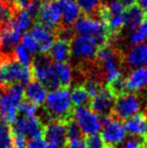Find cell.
I'll use <instances>...</instances> for the list:
<instances>
[{"mask_svg": "<svg viewBox=\"0 0 147 148\" xmlns=\"http://www.w3.org/2000/svg\"><path fill=\"white\" fill-rule=\"evenodd\" d=\"M115 101L116 97L112 94L108 87H103L91 99L90 108L101 117H108L112 116Z\"/></svg>", "mask_w": 147, "mask_h": 148, "instance_id": "obj_13", "label": "cell"}, {"mask_svg": "<svg viewBox=\"0 0 147 148\" xmlns=\"http://www.w3.org/2000/svg\"><path fill=\"white\" fill-rule=\"evenodd\" d=\"M77 3L81 8V11L87 15H92L94 13H98L102 6V0H77Z\"/></svg>", "mask_w": 147, "mask_h": 148, "instance_id": "obj_29", "label": "cell"}, {"mask_svg": "<svg viewBox=\"0 0 147 148\" xmlns=\"http://www.w3.org/2000/svg\"><path fill=\"white\" fill-rule=\"evenodd\" d=\"M140 110V100L134 93H126L116 98L112 117L119 121H125L136 115Z\"/></svg>", "mask_w": 147, "mask_h": 148, "instance_id": "obj_9", "label": "cell"}, {"mask_svg": "<svg viewBox=\"0 0 147 148\" xmlns=\"http://www.w3.org/2000/svg\"><path fill=\"white\" fill-rule=\"evenodd\" d=\"M128 93H135L147 87V66L134 69L126 78Z\"/></svg>", "mask_w": 147, "mask_h": 148, "instance_id": "obj_18", "label": "cell"}, {"mask_svg": "<svg viewBox=\"0 0 147 148\" xmlns=\"http://www.w3.org/2000/svg\"><path fill=\"white\" fill-rule=\"evenodd\" d=\"M39 23L46 27L51 28H59L61 25L62 20V10L59 1L53 0L49 1L47 3H44L40 6L38 15H37Z\"/></svg>", "mask_w": 147, "mask_h": 148, "instance_id": "obj_14", "label": "cell"}, {"mask_svg": "<svg viewBox=\"0 0 147 148\" xmlns=\"http://www.w3.org/2000/svg\"><path fill=\"white\" fill-rule=\"evenodd\" d=\"M72 118L80 127L83 135L86 136L97 134L102 128L101 119L99 118L98 114L86 106L74 108Z\"/></svg>", "mask_w": 147, "mask_h": 148, "instance_id": "obj_7", "label": "cell"}, {"mask_svg": "<svg viewBox=\"0 0 147 148\" xmlns=\"http://www.w3.org/2000/svg\"><path fill=\"white\" fill-rule=\"evenodd\" d=\"M66 127H67V135L69 140H73L76 138H80V137H84L82 131H81L80 127L77 125L73 119L66 123Z\"/></svg>", "mask_w": 147, "mask_h": 148, "instance_id": "obj_34", "label": "cell"}, {"mask_svg": "<svg viewBox=\"0 0 147 148\" xmlns=\"http://www.w3.org/2000/svg\"><path fill=\"white\" fill-rule=\"evenodd\" d=\"M72 56L75 59L83 62H89L96 58L99 47L94 39L86 35H79L71 42Z\"/></svg>", "mask_w": 147, "mask_h": 148, "instance_id": "obj_10", "label": "cell"}, {"mask_svg": "<svg viewBox=\"0 0 147 148\" xmlns=\"http://www.w3.org/2000/svg\"><path fill=\"white\" fill-rule=\"evenodd\" d=\"M32 1H34V2H37V3H47V2H49L51 0H32Z\"/></svg>", "mask_w": 147, "mask_h": 148, "instance_id": "obj_43", "label": "cell"}, {"mask_svg": "<svg viewBox=\"0 0 147 148\" xmlns=\"http://www.w3.org/2000/svg\"><path fill=\"white\" fill-rule=\"evenodd\" d=\"M26 148H49V145L44 138H36L30 139L26 144Z\"/></svg>", "mask_w": 147, "mask_h": 148, "instance_id": "obj_37", "label": "cell"}, {"mask_svg": "<svg viewBox=\"0 0 147 148\" xmlns=\"http://www.w3.org/2000/svg\"><path fill=\"white\" fill-rule=\"evenodd\" d=\"M101 137L107 146L116 147L126 138V130L121 121L112 116L101 117Z\"/></svg>", "mask_w": 147, "mask_h": 148, "instance_id": "obj_8", "label": "cell"}, {"mask_svg": "<svg viewBox=\"0 0 147 148\" xmlns=\"http://www.w3.org/2000/svg\"><path fill=\"white\" fill-rule=\"evenodd\" d=\"M47 96V89L42 84L38 83L37 81L30 82L26 85L24 90V97L25 100L34 103L36 106L42 105L45 102Z\"/></svg>", "mask_w": 147, "mask_h": 148, "instance_id": "obj_19", "label": "cell"}, {"mask_svg": "<svg viewBox=\"0 0 147 148\" xmlns=\"http://www.w3.org/2000/svg\"><path fill=\"white\" fill-rule=\"evenodd\" d=\"M21 33L11 21L0 27V57H11L21 40Z\"/></svg>", "mask_w": 147, "mask_h": 148, "instance_id": "obj_11", "label": "cell"}, {"mask_svg": "<svg viewBox=\"0 0 147 148\" xmlns=\"http://www.w3.org/2000/svg\"><path fill=\"white\" fill-rule=\"evenodd\" d=\"M136 3L141 8V10L144 12V14L147 15V0H136Z\"/></svg>", "mask_w": 147, "mask_h": 148, "instance_id": "obj_41", "label": "cell"}, {"mask_svg": "<svg viewBox=\"0 0 147 148\" xmlns=\"http://www.w3.org/2000/svg\"><path fill=\"white\" fill-rule=\"evenodd\" d=\"M74 30L79 35H86L96 41L99 47L110 45L112 34L106 24L100 19L92 15L80 17L74 24Z\"/></svg>", "mask_w": 147, "mask_h": 148, "instance_id": "obj_3", "label": "cell"}, {"mask_svg": "<svg viewBox=\"0 0 147 148\" xmlns=\"http://www.w3.org/2000/svg\"><path fill=\"white\" fill-rule=\"evenodd\" d=\"M128 40H129V43L131 45H140V43H143L146 39L139 30L135 29V30L131 31Z\"/></svg>", "mask_w": 147, "mask_h": 148, "instance_id": "obj_36", "label": "cell"}, {"mask_svg": "<svg viewBox=\"0 0 147 148\" xmlns=\"http://www.w3.org/2000/svg\"><path fill=\"white\" fill-rule=\"evenodd\" d=\"M49 148H61V147H57V146H49Z\"/></svg>", "mask_w": 147, "mask_h": 148, "instance_id": "obj_46", "label": "cell"}, {"mask_svg": "<svg viewBox=\"0 0 147 148\" xmlns=\"http://www.w3.org/2000/svg\"><path fill=\"white\" fill-rule=\"evenodd\" d=\"M145 145L144 136H132L129 137L125 142L120 143L116 148H143Z\"/></svg>", "mask_w": 147, "mask_h": 148, "instance_id": "obj_33", "label": "cell"}, {"mask_svg": "<svg viewBox=\"0 0 147 148\" xmlns=\"http://www.w3.org/2000/svg\"><path fill=\"white\" fill-rule=\"evenodd\" d=\"M87 148H108L102 137L98 134L89 135L86 137Z\"/></svg>", "mask_w": 147, "mask_h": 148, "instance_id": "obj_35", "label": "cell"}, {"mask_svg": "<svg viewBox=\"0 0 147 148\" xmlns=\"http://www.w3.org/2000/svg\"><path fill=\"white\" fill-rule=\"evenodd\" d=\"M18 111H19L20 115L24 116V117H32V116H36L37 106L27 100H22L21 103L18 106Z\"/></svg>", "mask_w": 147, "mask_h": 148, "instance_id": "obj_32", "label": "cell"}, {"mask_svg": "<svg viewBox=\"0 0 147 148\" xmlns=\"http://www.w3.org/2000/svg\"><path fill=\"white\" fill-rule=\"evenodd\" d=\"M16 11L17 9L13 5L4 0H0V27L9 23Z\"/></svg>", "mask_w": 147, "mask_h": 148, "instance_id": "obj_28", "label": "cell"}, {"mask_svg": "<svg viewBox=\"0 0 147 148\" xmlns=\"http://www.w3.org/2000/svg\"><path fill=\"white\" fill-rule=\"evenodd\" d=\"M20 43L23 45L25 49H27L28 51L31 53V55H36V53H39V45L38 43L36 42V40L34 38L30 33H24L21 36V40H20Z\"/></svg>", "mask_w": 147, "mask_h": 148, "instance_id": "obj_31", "label": "cell"}, {"mask_svg": "<svg viewBox=\"0 0 147 148\" xmlns=\"http://www.w3.org/2000/svg\"><path fill=\"white\" fill-rule=\"evenodd\" d=\"M125 62L128 66L132 69L143 68L147 66V45L140 43V45H133V47L129 49L125 56Z\"/></svg>", "mask_w": 147, "mask_h": 148, "instance_id": "obj_16", "label": "cell"}, {"mask_svg": "<svg viewBox=\"0 0 147 148\" xmlns=\"http://www.w3.org/2000/svg\"><path fill=\"white\" fill-rule=\"evenodd\" d=\"M34 17L28 13L26 9H19L15 12L14 17L12 18L11 23L17 28L20 32H24L31 27Z\"/></svg>", "mask_w": 147, "mask_h": 148, "instance_id": "obj_25", "label": "cell"}, {"mask_svg": "<svg viewBox=\"0 0 147 148\" xmlns=\"http://www.w3.org/2000/svg\"><path fill=\"white\" fill-rule=\"evenodd\" d=\"M14 59L17 60L18 62H20L23 66H28L32 62V55L27 49L23 47L21 43L19 42V45L15 47L13 53Z\"/></svg>", "mask_w": 147, "mask_h": 148, "instance_id": "obj_30", "label": "cell"}, {"mask_svg": "<svg viewBox=\"0 0 147 148\" xmlns=\"http://www.w3.org/2000/svg\"><path fill=\"white\" fill-rule=\"evenodd\" d=\"M43 131H44V124L40 120V118L37 116H32V117L27 118L25 137H28L29 140L30 139L42 138Z\"/></svg>", "mask_w": 147, "mask_h": 148, "instance_id": "obj_24", "label": "cell"}, {"mask_svg": "<svg viewBox=\"0 0 147 148\" xmlns=\"http://www.w3.org/2000/svg\"><path fill=\"white\" fill-rule=\"evenodd\" d=\"M43 138L49 146L67 148L69 139L67 135L66 123L62 121H51L44 125Z\"/></svg>", "mask_w": 147, "mask_h": 148, "instance_id": "obj_12", "label": "cell"}, {"mask_svg": "<svg viewBox=\"0 0 147 148\" xmlns=\"http://www.w3.org/2000/svg\"><path fill=\"white\" fill-rule=\"evenodd\" d=\"M70 93L73 106L83 107L91 103V96L84 85H78Z\"/></svg>", "mask_w": 147, "mask_h": 148, "instance_id": "obj_26", "label": "cell"}, {"mask_svg": "<svg viewBox=\"0 0 147 148\" xmlns=\"http://www.w3.org/2000/svg\"><path fill=\"white\" fill-rule=\"evenodd\" d=\"M73 109L71 93L69 89L59 88L47 93L43 113L39 118L42 122L43 120H45L46 123L51 121H62L67 123L73 119Z\"/></svg>", "mask_w": 147, "mask_h": 148, "instance_id": "obj_1", "label": "cell"}, {"mask_svg": "<svg viewBox=\"0 0 147 148\" xmlns=\"http://www.w3.org/2000/svg\"><path fill=\"white\" fill-rule=\"evenodd\" d=\"M72 41L57 38L49 51V58L55 62H67L72 56Z\"/></svg>", "mask_w": 147, "mask_h": 148, "instance_id": "obj_21", "label": "cell"}, {"mask_svg": "<svg viewBox=\"0 0 147 148\" xmlns=\"http://www.w3.org/2000/svg\"><path fill=\"white\" fill-rule=\"evenodd\" d=\"M108 148H115V147H110V146H108Z\"/></svg>", "mask_w": 147, "mask_h": 148, "instance_id": "obj_48", "label": "cell"}, {"mask_svg": "<svg viewBox=\"0 0 147 148\" xmlns=\"http://www.w3.org/2000/svg\"><path fill=\"white\" fill-rule=\"evenodd\" d=\"M0 148H13V132L11 126L0 120Z\"/></svg>", "mask_w": 147, "mask_h": 148, "instance_id": "obj_27", "label": "cell"}, {"mask_svg": "<svg viewBox=\"0 0 147 148\" xmlns=\"http://www.w3.org/2000/svg\"><path fill=\"white\" fill-rule=\"evenodd\" d=\"M31 71L32 78H34V80L38 83L42 84L46 89H51L53 91V90L61 88L55 75V64H53V60L45 53L37 56L32 60Z\"/></svg>", "mask_w": 147, "mask_h": 148, "instance_id": "obj_5", "label": "cell"}, {"mask_svg": "<svg viewBox=\"0 0 147 148\" xmlns=\"http://www.w3.org/2000/svg\"><path fill=\"white\" fill-rule=\"evenodd\" d=\"M67 148H87L86 138L85 137H80L73 140H69Z\"/></svg>", "mask_w": 147, "mask_h": 148, "instance_id": "obj_38", "label": "cell"}, {"mask_svg": "<svg viewBox=\"0 0 147 148\" xmlns=\"http://www.w3.org/2000/svg\"><path fill=\"white\" fill-rule=\"evenodd\" d=\"M26 137L13 134V148H26Z\"/></svg>", "mask_w": 147, "mask_h": 148, "instance_id": "obj_39", "label": "cell"}, {"mask_svg": "<svg viewBox=\"0 0 147 148\" xmlns=\"http://www.w3.org/2000/svg\"><path fill=\"white\" fill-rule=\"evenodd\" d=\"M137 29L143 34V36L145 37V39H147V18L144 19V21L142 22L141 25H140Z\"/></svg>", "mask_w": 147, "mask_h": 148, "instance_id": "obj_40", "label": "cell"}, {"mask_svg": "<svg viewBox=\"0 0 147 148\" xmlns=\"http://www.w3.org/2000/svg\"><path fill=\"white\" fill-rule=\"evenodd\" d=\"M124 128L132 136H145L147 134V114L137 113L124 121Z\"/></svg>", "mask_w": 147, "mask_h": 148, "instance_id": "obj_17", "label": "cell"}, {"mask_svg": "<svg viewBox=\"0 0 147 148\" xmlns=\"http://www.w3.org/2000/svg\"><path fill=\"white\" fill-rule=\"evenodd\" d=\"M59 1H65V0H59Z\"/></svg>", "mask_w": 147, "mask_h": 148, "instance_id": "obj_49", "label": "cell"}, {"mask_svg": "<svg viewBox=\"0 0 147 148\" xmlns=\"http://www.w3.org/2000/svg\"><path fill=\"white\" fill-rule=\"evenodd\" d=\"M23 97L24 89L20 84L0 89V120L11 125L17 118L18 106Z\"/></svg>", "mask_w": 147, "mask_h": 148, "instance_id": "obj_4", "label": "cell"}, {"mask_svg": "<svg viewBox=\"0 0 147 148\" xmlns=\"http://www.w3.org/2000/svg\"><path fill=\"white\" fill-rule=\"evenodd\" d=\"M124 25L131 31L137 29L145 19V14L138 5H133L126 8L123 14Z\"/></svg>", "mask_w": 147, "mask_h": 148, "instance_id": "obj_22", "label": "cell"}, {"mask_svg": "<svg viewBox=\"0 0 147 148\" xmlns=\"http://www.w3.org/2000/svg\"><path fill=\"white\" fill-rule=\"evenodd\" d=\"M55 71L61 88H69L73 81V70L68 62H55Z\"/></svg>", "mask_w": 147, "mask_h": 148, "instance_id": "obj_23", "label": "cell"}, {"mask_svg": "<svg viewBox=\"0 0 147 148\" xmlns=\"http://www.w3.org/2000/svg\"><path fill=\"white\" fill-rule=\"evenodd\" d=\"M30 34L34 36L36 42L39 45V53H49L55 41V34L53 29L42 25L40 23H36L30 28Z\"/></svg>", "mask_w": 147, "mask_h": 148, "instance_id": "obj_15", "label": "cell"}, {"mask_svg": "<svg viewBox=\"0 0 147 148\" xmlns=\"http://www.w3.org/2000/svg\"><path fill=\"white\" fill-rule=\"evenodd\" d=\"M4 1L8 2V3H10L11 5H13V6H14V4H15V2L17 1V0H4Z\"/></svg>", "mask_w": 147, "mask_h": 148, "instance_id": "obj_44", "label": "cell"}, {"mask_svg": "<svg viewBox=\"0 0 147 148\" xmlns=\"http://www.w3.org/2000/svg\"><path fill=\"white\" fill-rule=\"evenodd\" d=\"M96 59L102 66L101 71L104 75L107 85L123 77V73L120 68V57L117 51L112 49L111 45L99 47L96 53Z\"/></svg>", "mask_w": 147, "mask_h": 148, "instance_id": "obj_6", "label": "cell"}, {"mask_svg": "<svg viewBox=\"0 0 147 148\" xmlns=\"http://www.w3.org/2000/svg\"><path fill=\"white\" fill-rule=\"evenodd\" d=\"M144 142H145V145L147 146V134L144 136Z\"/></svg>", "mask_w": 147, "mask_h": 148, "instance_id": "obj_45", "label": "cell"}, {"mask_svg": "<svg viewBox=\"0 0 147 148\" xmlns=\"http://www.w3.org/2000/svg\"><path fill=\"white\" fill-rule=\"evenodd\" d=\"M119 1L121 2L122 5H123L126 9V8H129V7H131V6L135 5L136 0H119Z\"/></svg>", "mask_w": 147, "mask_h": 148, "instance_id": "obj_42", "label": "cell"}, {"mask_svg": "<svg viewBox=\"0 0 147 148\" xmlns=\"http://www.w3.org/2000/svg\"><path fill=\"white\" fill-rule=\"evenodd\" d=\"M59 5H61L62 20L64 22V26L70 27L80 18L81 8L79 7L78 3L75 2L74 0L59 1Z\"/></svg>", "mask_w": 147, "mask_h": 148, "instance_id": "obj_20", "label": "cell"}, {"mask_svg": "<svg viewBox=\"0 0 147 148\" xmlns=\"http://www.w3.org/2000/svg\"><path fill=\"white\" fill-rule=\"evenodd\" d=\"M32 71L30 66H23L11 57H0V89L12 85L22 86L31 82Z\"/></svg>", "mask_w": 147, "mask_h": 148, "instance_id": "obj_2", "label": "cell"}, {"mask_svg": "<svg viewBox=\"0 0 147 148\" xmlns=\"http://www.w3.org/2000/svg\"><path fill=\"white\" fill-rule=\"evenodd\" d=\"M143 148H147V146H146V145H144V147Z\"/></svg>", "mask_w": 147, "mask_h": 148, "instance_id": "obj_47", "label": "cell"}]
</instances>
